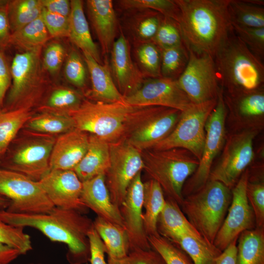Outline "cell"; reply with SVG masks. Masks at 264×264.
<instances>
[{
  "label": "cell",
  "mask_w": 264,
  "mask_h": 264,
  "mask_svg": "<svg viewBox=\"0 0 264 264\" xmlns=\"http://www.w3.org/2000/svg\"><path fill=\"white\" fill-rule=\"evenodd\" d=\"M66 54V49L61 44L58 42L49 44L42 59L44 70L52 75L57 74L64 62Z\"/></svg>",
  "instance_id": "cell-49"
},
{
  "label": "cell",
  "mask_w": 264,
  "mask_h": 264,
  "mask_svg": "<svg viewBox=\"0 0 264 264\" xmlns=\"http://www.w3.org/2000/svg\"><path fill=\"white\" fill-rule=\"evenodd\" d=\"M0 220L13 226L31 227L50 241L65 244L70 264H84L89 260L88 233L93 220L74 210L54 207L49 213L22 214L0 210Z\"/></svg>",
  "instance_id": "cell-1"
},
{
  "label": "cell",
  "mask_w": 264,
  "mask_h": 264,
  "mask_svg": "<svg viewBox=\"0 0 264 264\" xmlns=\"http://www.w3.org/2000/svg\"><path fill=\"white\" fill-rule=\"evenodd\" d=\"M8 0H0V48L9 45L11 34L7 11Z\"/></svg>",
  "instance_id": "cell-54"
},
{
  "label": "cell",
  "mask_w": 264,
  "mask_h": 264,
  "mask_svg": "<svg viewBox=\"0 0 264 264\" xmlns=\"http://www.w3.org/2000/svg\"><path fill=\"white\" fill-rule=\"evenodd\" d=\"M110 145L98 136L88 135V149L73 171L82 182L105 175L110 166Z\"/></svg>",
  "instance_id": "cell-25"
},
{
  "label": "cell",
  "mask_w": 264,
  "mask_h": 264,
  "mask_svg": "<svg viewBox=\"0 0 264 264\" xmlns=\"http://www.w3.org/2000/svg\"><path fill=\"white\" fill-rule=\"evenodd\" d=\"M10 68L6 60L3 49L0 48V110L5 94L11 84Z\"/></svg>",
  "instance_id": "cell-53"
},
{
  "label": "cell",
  "mask_w": 264,
  "mask_h": 264,
  "mask_svg": "<svg viewBox=\"0 0 264 264\" xmlns=\"http://www.w3.org/2000/svg\"><path fill=\"white\" fill-rule=\"evenodd\" d=\"M42 48L16 53L11 63V84L7 104L16 108L27 106L26 103L41 89L45 76L41 60Z\"/></svg>",
  "instance_id": "cell-10"
},
{
  "label": "cell",
  "mask_w": 264,
  "mask_h": 264,
  "mask_svg": "<svg viewBox=\"0 0 264 264\" xmlns=\"http://www.w3.org/2000/svg\"><path fill=\"white\" fill-rule=\"evenodd\" d=\"M28 127L34 131L49 134H63L75 128L72 117L67 114L44 111L31 117Z\"/></svg>",
  "instance_id": "cell-37"
},
{
  "label": "cell",
  "mask_w": 264,
  "mask_h": 264,
  "mask_svg": "<svg viewBox=\"0 0 264 264\" xmlns=\"http://www.w3.org/2000/svg\"><path fill=\"white\" fill-rule=\"evenodd\" d=\"M89 19L103 54L111 51L117 31V18L111 0L86 1Z\"/></svg>",
  "instance_id": "cell-23"
},
{
  "label": "cell",
  "mask_w": 264,
  "mask_h": 264,
  "mask_svg": "<svg viewBox=\"0 0 264 264\" xmlns=\"http://www.w3.org/2000/svg\"><path fill=\"white\" fill-rule=\"evenodd\" d=\"M238 241L236 264H264V227L245 230Z\"/></svg>",
  "instance_id": "cell-33"
},
{
  "label": "cell",
  "mask_w": 264,
  "mask_h": 264,
  "mask_svg": "<svg viewBox=\"0 0 264 264\" xmlns=\"http://www.w3.org/2000/svg\"><path fill=\"white\" fill-rule=\"evenodd\" d=\"M164 194L160 186L154 180L150 179L144 182L143 220L148 237L158 234L157 220L166 201Z\"/></svg>",
  "instance_id": "cell-31"
},
{
  "label": "cell",
  "mask_w": 264,
  "mask_h": 264,
  "mask_svg": "<svg viewBox=\"0 0 264 264\" xmlns=\"http://www.w3.org/2000/svg\"><path fill=\"white\" fill-rule=\"evenodd\" d=\"M231 199V189L218 181L208 180L198 191L185 197L180 207L193 226L213 244Z\"/></svg>",
  "instance_id": "cell-5"
},
{
  "label": "cell",
  "mask_w": 264,
  "mask_h": 264,
  "mask_svg": "<svg viewBox=\"0 0 264 264\" xmlns=\"http://www.w3.org/2000/svg\"><path fill=\"white\" fill-rule=\"evenodd\" d=\"M187 49L189 60L178 85L193 104L217 100L220 87L214 59Z\"/></svg>",
  "instance_id": "cell-12"
},
{
  "label": "cell",
  "mask_w": 264,
  "mask_h": 264,
  "mask_svg": "<svg viewBox=\"0 0 264 264\" xmlns=\"http://www.w3.org/2000/svg\"><path fill=\"white\" fill-rule=\"evenodd\" d=\"M38 182L55 207L83 214L88 209L81 198L82 182L73 170H50Z\"/></svg>",
  "instance_id": "cell-17"
},
{
  "label": "cell",
  "mask_w": 264,
  "mask_h": 264,
  "mask_svg": "<svg viewBox=\"0 0 264 264\" xmlns=\"http://www.w3.org/2000/svg\"><path fill=\"white\" fill-rule=\"evenodd\" d=\"M88 135L76 128L55 140L49 161L50 170H73L88 149Z\"/></svg>",
  "instance_id": "cell-21"
},
{
  "label": "cell",
  "mask_w": 264,
  "mask_h": 264,
  "mask_svg": "<svg viewBox=\"0 0 264 264\" xmlns=\"http://www.w3.org/2000/svg\"><path fill=\"white\" fill-rule=\"evenodd\" d=\"M110 52L113 80L125 97L140 88L144 76L132 60L129 42L123 34L114 41Z\"/></svg>",
  "instance_id": "cell-20"
},
{
  "label": "cell",
  "mask_w": 264,
  "mask_h": 264,
  "mask_svg": "<svg viewBox=\"0 0 264 264\" xmlns=\"http://www.w3.org/2000/svg\"><path fill=\"white\" fill-rule=\"evenodd\" d=\"M249 172L246 169L231 189L232 199L213 244L223 251L245 230L256 227L255 216L246 196Z\"/></svg>",
  "instance_id": "cell-14"
},
{
  "label": "cell",
  "mask_w": 264,
  "mask_h": 264,
  "mask_svg": "<svg viewBox=\"0 0 264 264\" xmlns=\"http://www.w3.org/2000/svg\"><path fill=\"white\" fill-rule=\"evenodd\" d=\"M144 10L135 15L131 23V30L137 43L152 42L163 17L155 11Z\"/></svg>",
  "instance_id": "cell-39"
},
{
  "label": "cell",
  "mask_w": 264,
  "mask_h": 264,
  "mask_svg": "<svg viewBox=\"0 0 264 264\" xmlns=\"http://www.w3.org/2000/svg\"><path fill=\"white\" fill-rule=\"evenodd\" d=\"M41 264V263H28V264Z\"/></svg>",
  "instance_id": "cell-59"
},
{
  "label": "cell",
  "mask_w": 264,
  "mask_h": 264,
  "mask_svg": "<svg viewBox=\"0 0 264 264\" xmlns=\"http://www.w3.org/2000/svg\"><path fill=\"white\" fill-rule=\"evenodd\" d=\"M160 50L161 76L177 80L188 62L189 52L187 47L183 44Z\"/></svg>",
  "instance_id": "cell-38"
},
{
  "label": "cell",
  "mask_w": 264,
  "mask_h": 264,
  "mask_svg": "<svg viewBox=\"0 0 264 264\" xmlns=\"http://www.w3.org/2000/svg\"><path fill=\"white\" fill-rule=\"evenodd\" d=\"M181 114L176 109L154 106L149 116L125 140L140 152L151 149L171 132Z\"/></svg>",
  "instance_id": "cell-18"
},
{
  "label": "cell",
  "mask_w": 264,
  "mask_h": 264,
  "mask_svg": "<svg viewBox=\"0 0 264 264\" xmlns=\"http://www.w3.org/2000/svg\"><path fill=\"white\" fill-rule=\"evenodd\" d=\"M214 60L224 92L234 94L264 88L263 62L250 51L233 28Z\"/></svg>",
  "instance_id": "cell-4"
},
{
  "label": "cell",
  "mask_w": 264,
  "mask_h": 264,
  "mask_svg": "<svg viewBox=\"0 0 264 264\" xmlns=\"http://www.w3.org/2000/svg\"><path fill=\"white\" fill-rule=\"evenodd\" d=\"M151 42L160 50L183 44L178 22L163 16L158 29Z\"/></svg>",
  "instance_id": "cell-45"
},
{
  "label": "cell",
  "mask_w": 264,
  "mask_h": 264,
  "mask_svg": "<svg viewBox=\"0 0 264 264\" xmlns=\"http://www.w3.org/2000/svg\"><path fill=\"white\" fill-rule=\"evenodd\" d=\"M23 229L0 220V243L17 250L21 255H25L32 249V245L30 236Z\"/></svg>",
  "instance_id": "cell-44"
},
{
  "label": "cell",
  "mask_w": 264,
  "mask_h": 264,
  "mask_svg": "<svg viewBox=\"0 0 264 264\" xmlns=\"http://www.w3.org/2000/svg\"><path fill=\"white\" fill-rule=\"evenodd\" d=\"M81 198L86 207L92 210L97 217L124 227L119 209L111 200L105 175H100L82 182Z\"/></svg>",
  "instance_id": "cell-22"
},
{
  "label": "cell",
  "mask_w": 264,
  "mask_h": 264,
  "mask_svg": "<svg viewBox=\"0 0 264 264\" xmlns=\"http://www.w3.org/2000/svg\"><path fill=\"white\" fill-rule=\"evenodd\" d=\"M110 166L105 175L112 203L119 209L130 183L144 169L141 152L125 139L110 143Z\"/></svg>",
  "instance_id": "cell-11"
},
{
  "label": "cell",
  "mask_w": 264,
  "mask_h": 264,
  "mask_svg": "<svg viewBox=\"0 0 264 264\" xmlns=\"http://www.w3.org/2000/svg\"><path fill=\"white\" fill-rule=\"evenodd\" d=\"M51 37L41 16L23 27L11 33L9 45L22 51L42 48Z\"/></svg>",
  "instance_id": "cell-34"
},
{
  "label": "cell",
  "mask_w": 264,
  "mask_h": 264,
  "mask_svg": "<svg viewBox=\"0 0 264 264\" xmlns=\"http://www.w3.org/2000/svg\"><path fill=\"white\" fill-rule=\"evenodd\" d=\"M108 264H166L161 256L154 249H135L131 251L124 259L108 261Z\"/></svg>",
  "instance_id": "cell-51"
},
{
  "label": "cell",
  "mask_w": 264,
  "mask_h": 264,
  "mask_svg": "<svg viewBox=\"0 0 264 264\" xmlns=\"http://www.w3.org/2000/svg\"><path fill=\"white\" fill-rule=\"evenodd\" d=\"M135 57L142 74L150 78L161 77V50L151 42L138 43Z\"/></svg>",
  "instance_id": "cell-41"
},
{
  "label": "cell",
  "mask_w": 264,
  "mask_h": 264,
  "mask_svg": "<svg viewBox=\"0 0 264 264\" xmlns=\"http://www.w3.org/2000/svg\"><path fill=\"white\" fill-rule=\"evenodd\" d=\"M84 60L89 74L91 88L89 97L94 101L106 103L125 102L117 88L108 64L98 63L91 55L83 53Z\"/></svg>",
  "instance_id": "cell-24"
},
{
  "label": "cell",
  "mask_w": 264,
  "mask_h": 264,
  "mask_svg": "<svg viewBox=\"0 0 264 264\" xmlns=\"http://www.w3.org/2000/svg\"><path fill=\"white\" fill-rule=\"evenodd\" d=\"M118 4L125 9L151 10L177 22L180 20V9L175 0H122Z\"/></svg>",
  "instance_id": "cell-42"
},
{
  "label": "cell",
  "mask_w": 264,
  "mask_h": 264,
  "mask_svg": "<svg viewBox=\"0 0 264 264\" xmlns=\"http://www.w3.org/2000/svg\"><path fill=\"white\" fill-rule=\"evenodd\" d=\"M88 238L90 264H108L105 259V254L106 253L105 246L93 226L88 233Z\"/></svg>",
  "instance_id": "cell-52"
},
{
  "label": "cell",
  "mask_w": 264,
  "mask_h": 264,
  "mask_svg": "<svg viewBox=\"0 0 264 264\" xmlns=\"http://www.w3.org/2000/svg\"><path fill=\"white\" fill-rule=\"evenodd\" d=\"M227 110L231 114L243 119H262L264 115V88L229 94L223 92Z\"/></svg>",
  "instance_id": "cell-28"
},
{
  "label": "cell",
  "mask_w": 264,
  "mask_h": 264,
  "mask_svg": "<svg viewBox=\"0 0 264 264\" xmlns=\"http://www.w3.org/2000/svg\"><path fill=\"white\" fill-rule=\"evenodd\" d=\"M144 169L162 188L167 198L181 206L182 191L187 180L198 167L199 161L189 151L181 148L141 152Z\"/></svg>",
  "instance_id": "cell-6"
},
{
  "label": "cell",
  "mask_w": 264,
  "mask_h": 264,
  "mask_svg": "<svg viewBox=\"0 0 264 264\" xmlns=\"http://www.w3.org/2000/svg\"><path fill=\"white\" fill-rule=\"evenodd\" d=\"M217 102V99L193 104L181 112L173 130L152 149L157 150L183 149L190 152L199 161L205 138V124Z\"/></svg>",
  "instance_id": "cell-7"
},
{
  "label": "cell",
  "mask_w": 264,
  "mask_h": 264,
  "mask_svg": "<svg viewBox=\"0 0 264 264\" xmlns=\"http://www.w3.org/2000/svg\"><path fill=\"white\" fill-rule=\"evenodd\" d=\"M10 203L9 199L0 195V210L6 209Z\"/></svg>",
  "instance_id": "cell-58"
},
{
  "label": "cell",
  "mask_w": 264,
  "mask_h": 264,
  "mask_svg": "<svg viewBox=\"0 0 264 264\" xmlns=\"http://www.w3.org/2000/svg\"><path fill=\"white\" fill-rule=\"evenodd\" d=\"M70 2L68 38L83 53L89 54L98 63L102 64L98 48L92 40L84 13L83 1L72 0Z\"/></svg>",
  "instance_id": "cell-26"
},
{
  "label": "cell",
  "mask_w": 264,
  "mask_h": 264,
  "mask_svg": "<svg viewBox=\"0 0 264 264\" xmlns=\"http://www.w3.org/2000/svg\"><path fill=\"white\" fill-rule=\"evenodd\" d=\"M246 196L253 210L256 227H264V184L263 181L249 180L246 185Z\"/></svg>",
  "instance_id": "cell-48"
},
{
  "label": "cell",
  "mask_w": 264,
  "mask_h": 264,
  "mask_svg": "<svg viewBox=\"0 0 264 264\" xmlns=\"http://www.w3.org/2000/svg\"><path fill=\"white\" fill-rule=\"evenodd\" d=\"M0 195L10 200L5 210L11 213L46 214L55 207L38 181L10 170L0 169Z\"/></svg>",
  "instance_id": "cell-9"
},
{
  "label": "cell",
  "mask_w": 264,
  "mask_h": 264,
  "mask_svg": "<svg viewBox=\"0 0 264 264\" xmlns=\"http://www.w3.org/2000/svg\"><path fill=\"white\" fill-rule=\"evenodd\" d=\"M180 207L176 201L166 198L164 206L157 220L158 233L164 237L176 233H184L207 242L189 221Z\"/></svg>",
  "instance_id": "cell-29"
},
{
  "label": "cell",
  "mask_w": 264,
  "mask_h": 264,
  "mask_svg": "<svg viewBox=\"0 0 264 264\" xmlns=\"http://www.w3.org/2000/svg\"><path fill=\"white\" fill-rule=\"evenodd\" d=\"M141 173L139 172L130 183L119 207L128 238L130 251L152 249L143 224L144 182Z\"/></svg>",
  "instance_id": "cell-16"
},
{
  "label": "cell",
  "mask_w": 264,
  "mask_h": 264,
  "mask_svg": "<svg viewBox=\"0 0 264 264\" xmlns=\"http://www.w3.org/2000/svg\"><path fill=\"white\" fill-rule=\"evenodd\" d=\"M86 68L85 62L79 53L71 50L66 56L64 66V75L67 81L78 88H83L87 81Z\"/></svg>",
  "instance_id": "cell-47"
},
{
  "label": "cell",
  "mask_w": 264,
  "mask_h": 264,
  "mask_svg": "<svg viewBox=\"0 0 264 264\" xmlns=\"http://www.w3.org/2000/svg\"><path fill=\"white\" fill-rule=\"evenodd\" d=\"M41 17L51 37H68L69 18L49 12L44 8Z\"/></svg>",
  "instance_id": "cell-50"
},
{
  "label": "cell",
  "mask_w": 264,
  "mask_h": 264,
  "mask_svg": "<svg viewBox=\"0 0 264 264\" xmlns=\"http://www.w3.org/2000/svg\"><path fill=\"white\" fill-rule=\"evenodd\" d=\"M148 238L152 248L161 256L166 264H194L181 248L159 233Z\"/></svg>",
  "instance_id": "cell-43"
},
{
  "label": "cell",
  "mask_w": 264,
  "mask_h": 264,
  "mask_svg": "<svg viewBox=\"0 0 264 264\" xmlns=\"http://www.w3.org/2000/svg\"><path fill=\"white\" fill-rule=\"evenodd\" d=\"M133 107L159 106L186 110L193 104L177 81L164 77L150 78L135 91L124 97Z\"/></svg>",
  "instance_id": "cell-15"
},
{
  "label": "cell",
  "mask_w": 264,
  "mask_h": 264,
  "mask_svg": "<svg viewBox=\"0 0 264 264\" xmlns=\"http://www.w3.org/2000/svg\"><path fill=\"white\" fill-rule=\"evenodd\" d=\"M230 0H175L180 9L178 24L187 48L214 58L232 29Z\"/></svg>",
  "instance_id": "cell-2"
},
{
  "label": "cell",
  "mask_w": 264,
  "mask_h": 264,
  "mask_svg": "<svg viewBox=\"0 0 264 264\" xmlns=\"http://www.w3.org/2000/svg\"><path fill=\"white\" fill-rule=\"evenodd\" d=\"M83 101L82 95L77 90L60 87L51 92L43 109L45 111L69 114L78 108Z\"/></svg>",
  "instance_id": "cell-40"
},
{
  "label": "cell",
  "mask_w": 264,
  "mask_h": 264,
  "mask_svg": "<svg viewBox=\"0 0 264 264\" xmlns=\"http://www.w3.org/2000/svg\"><path fill=\"white\" fill-rule=\"evenodd\" d=\"M256 132L254 129H248L229 136L208 180L218 181L231 189L234 187L254 158L253 144Z\"/></svg>",
  "instance_id": "cell-13"
},
{
  "label": "cell",
  "mask_w": 264,
  "mask_h": 264,
  "mask_svg": "<svg viewBox=\"0 0 264 264\" xmlns=\"http://www.w3.org/2000/svg\"><path fill=\"white\" fill-rule=\"evenodd\" d=\"M55 140L39 137L26 141L15 152L10 169L38 181L49 170V161Z\"/></svg>",
  "instance_id": "cell-19"
},
{
  "label": "cell",
  "mask_w": 264,
  "mask_h": 264,
  "mask_svg": "<svg viewBox=\"0 0 264 264\" xmlns=\"http://www.w3.org/2000/svg\"><path fill=\"white\" fill-rule=\"evenodd\" d=\"M227 112L220 87L216 105L205 124V138L198 167L184 185L183 197L198 191L208 181L213 161L225 143Z\"/></svg>",
  "instance_id": "cell-8"
},
{
  "label": "cell",
  "mask_w": 264,
  "mask_h": 264,
  "mask_svg": "<svg viewBox=\"0 0 264 264\" xmlns=\"http://www.w3.org/2000/svg\"><path fill=\"white\" fill-rule=\"evenodd\" d=\"M69 115L75 128L89 132L109 144L125 139L144 118L143 107L125 102L106 103L83 100Z\"/></svg>",
  "instance_id": "cell-3"
},
{
  "label": "cell",
  "mask_w": 264,
  "mask_h": 264,
  "mask_svg": "<svg viewBox=\"0 0 264 264\" xmlns=\"http://www.w3.org/2000/svg\"><path fill=\"white\" fill-rule=\"evenodd\" d=\"M43 8L45 10L62 16L69 18L71 12L70 0H41Z\"/></svg>",
  "instance_id": "cell-55"
},
{
  "label": "cell",
  "mask_w": 264,
  "mask_h": 264,
  "mask_svg": "<svg viewBox=\"0 0 264 264\" xmlns=\"http://www.w3.org/2000/svg\"><path fill=\"white\" fill-rule=\"evenodd\" d=\"M20 255L21 254L17 250L0 243V264H9Z\"/></svg>",
  "instance_id": "cell-57"
},
{
  "label": "cell",
  "mask_w": 264,
  "mask_h": 264,
  "mask_svg": "<svg viewBox=\"0 0 264 264\" xmlns=\"http://www.w3.org/2000/svg\"><path fill=\"white\" fill-rule=\"evenodd\" d=\"M93 226L106 248L108 261H116L125 258L130 252L126 231L123 226L112 223L97 217Z\"/></svg>",
  "instance_id": "cell-27"
},
{
  "label": "cell",
  "mask_w": 264,
  "mask_h": 264,
  "mask_svg": "<svg viewBox=\"0 0 264 264\" xmlns=\"http://www.w3.org/2000/svg\"><path fill=\"white\" fill-rule=\"evenodd\" d=\"M228 12L232 24L264 27V0H230Z\"/></svg>",
  "instance_id": "cell-32"
},
{
  "label": "cell",
  "mask_w": 264,
  "mask_h": 264,
  "mask_svg": "<svg viewBox=\"0 0 264 264\" xmlns=\"http://www.w3.org/2000/svg\"><path fill=\"white\" fill-rule=\"evenodd\" d=\"M43 9L41 0H8V16L11 33L38 18Z\"/></svg>",
  "instance_id": "cell-36"
},
{
  "label": "cell",
  "mask_w": 264,
  "mask_h": 264,
  "mask_svg": "<svg viewBox=\"0 0 264 264\" xmlns=\"http://www.w3.org/2000/svg\"><path fill=\"white\" fill-rule=\"evenodd\" d=\"M235 33L260 61L264 59V27L251 28L232 24Z\"/></svg>",
  "instance_id": "cell-46"
},
{
  "label": "cell",
  "mask_w": 264,
  "mask_h": 264,
  "mask_svg": "<svg viewBox=\"0 0 264 264\" xmlns=\"http://www.w3.org/2000/svg\"><path fill=\"white\" fill-rule=\"evenodd\" d=\"M165 238L181 248L194 264H215L222 252L213 244L184 233H176Z\"/></svg>",
  "instance_id": "cell-30"
},
{
  "label": "cell",
  "mask_w": 264,
  "mask_h": 264,
  "mask_svg": "<svg viewBox=\"0 0 264 264\" xmlns=\"http://www.w3.org/2000/svg\"><path fill=\"white\" fill-rule=\"evenodd\" d=\"M31 117L29 107L0 110V155L5 153L19 130Z\"/></svg>",
  "instance_id": "cell-35"
},
{
  "label": "cell",
  "mask_w": 264,
  "mask_h": 264,
  "mask_svg": "<svg viewBox=\"0 0 264 264\" xmlns=\"http://www.w3.org/2000/svg\"><path fill=\"white\" fill-rule=\"evenodd\" d=\"M238 239L232 242L227 248L222 251L217 258L215 264H236Z\"/></svg>",
  "instance_id": "cell-56"
}]
</instances>
